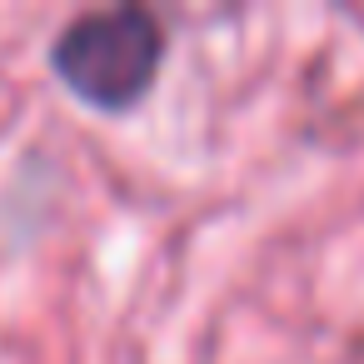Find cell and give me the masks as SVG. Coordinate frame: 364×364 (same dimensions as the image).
<instances>
[{"label": "cell", "instance_id": "obj_1", "mask_svg": "<svg viewBox=\"0 0 364 364\" xmlns=\"http://www.w3.org/2000/svg\"><path fill=\"white\" fill-rule=\"evenodd\" d=\"M165 60V31L145 6H100L75 16L55 46L50 70L95 110H130L150 95Z\"/></svg>", "mask_w": 364, "mask_h": 364}]
</instances>
